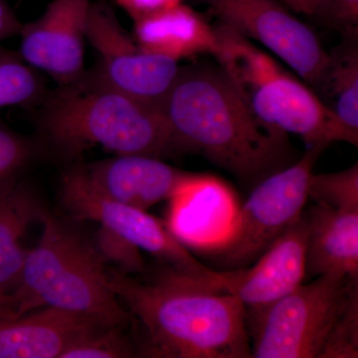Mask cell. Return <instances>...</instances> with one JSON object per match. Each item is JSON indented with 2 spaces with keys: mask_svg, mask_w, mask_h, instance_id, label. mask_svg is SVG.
<instances>
[{
  "mask_svg": "<svg viewBox=\"0 0 358 358\" xmlns=\"http://www.w3.org/2000/svg\"><path fill=\"white\" fill-rule=\"evenodd\" d=\"M159 108L179 155H200L248 183L288 166L287 134L261 121L220 67L180 68Z\"/></svg>",
  "mask_w": 358,
  "mask_h": 358,
  "instance_id": "cell-1",
  "label": "cell"
},
{
  "mask_svg": "<svg viewBox=\"0 0 358 358\" xmlns=\"http://www.w3.org/2000/svg\"><path fill=\"white\" fill-rule=\"evenodd\" d=\"M164 267L147 282L108 268L110 289L143 331L138 357H252L243 303L232 294L201 289L189 275Z\"/></svg>",
  "mask_w": 358,
  "mask_h": 358,
  "instance_id": "cell-2",
  "label": "cell"
},
{
  "mask_svg": "<svg viewBox=\"0 0 358 358\" xmlns=\"http://www.w3.org/2000/svg\"><path fill=\"white\" fill-rule=\"evenodd\" d=\"M34 107L42 140L63 159H75L94 147L160 159L179 155L159 108L117 91L94 68L47 90Z\"/></svg>",
  "mask_w": 358,
  "mask_h": 358,
  "instance_id": "cell-3",
  "label": "cell"
},
{
  "mask_svg": "<svg viewBox=\"0 0 358 358\" xmlns=\"http://www.w3.org/2000/svg\"><path fill=\"white\" fill-rule=\"evenodd\" d=\"M42 223L41 238L27 252L10 294L14 317L53 307L128 326L131 313L110 289L109 271L98 248L49 212Z\"/></svg>",
  "mask_w": 358,
  "mask_h": 358,
  "instance_id": "cell-4",
  "label": "cell"
},
{
  "mask_svg": "<svg viewBox=\"0 0 358 358\" xmlns=\"http://www.w3.org/2000/svg\"><path fill=\"white\" fill-rule=\"evenodd\" d=\"M224 71L254 114L272 128L301 136L308 147L343 141L357 147L348 128L312 90L254 44L238 47Z\"/></svg>",
  "mask_w": 358,
  "mask_h": 358,
  "instance_id": "cell-5",
  "label": "cell"
},
{
  "mask_svg": "<svg viewBox=\"0 0 358 358\" xmlns=\"http://www.w3.org/2000/svg\"><path fill=\"white\" fill-rule=\"evenodd\" d=\"M326 148L308 147L298 162L259 181L238 208L222 243L205 252L220 271L238 270L255 262L303 213L313 167Z\"/></svg>",
  "mask_w": 358,
  "mask_h": 358,
  "instance_id": "cell-6",
  "label": "cell"
},
{
  "mask_svg": "<svg viewBox=\"0 0 358 358\" xmlns=\"http://www.w3.org/2000/svg\"><path fill=\"white\" fill-rule=\"evenodd\" d=\"M348 279L320 275L266 307L246 310L252 357L319 358Z\"/></svg>",
  "mask_w": 358,
  "mask_h": 358,
  "instance_id": "cell-7",
  "label": "cell"
},
{
  "mask_svg": "<svg viewBox=\"0 0 358 358\" xmlns=\"http://www.w3.org/2000/svg\"><path fill=\"white\" fill-rule=\"evenodd\" d=\"M60 195L63 206L73 217L95 221L101 229L138 250H145L164 266L204 285L215 284L220 279V271L200 263L174 236L166 222L147 210L120 203L96 192L87 180L81 164H73L63 171Z\"/></svg>",
  "mask_w": 358,
  "mask_h": 358,
  "instance_id": "cell-8",
  "label": "cell"
},
{
  "mask_svg": "<svg viewBox=\"0 0 358 358\" xmlns=\"http://www.w3.org/2000/svg\"><path fill=\"white\" fill-rule=\"evenodd\" d=\"M87 41L98 54L94 69L117 91L159 107L178 79V61L141 50L117 20L112 7L91 2Z\"/></svg>",
  "mask_w": 358,
  "mask_h": 358,
  "instance_id": "cell-9",
  "label": "cell"
},
{
  "mask_svg": "<svg viewBox=\"0 0 358 358\" xmlns=\"http://www.w3.org/2000/svg\"><path fill=\"white\" fill-rule=\"evenodd\" d=\"M220 22L260 42L313 87L320 86L329 54L315 32L278 0H205Z\"/></svg>",
  "mask_w": 358,
  "mask_h": 358,
  "instance_id": "cell-10",
  "label": "cell"
},
{
  "mask_svg": "<svg viewBox=\"0 0 358 358\" xmlns=\"http://www.w3.org/2000/svg\"><path fill=\"white\" fill-rule=\"evenodd\" d=\"M91 0H53L38 20L21 26L20 56L58 86L85 72V45Z\"/></svg>",
  "mask_w": 358,
  "mask_h": 358,
  "instance_id": "cell-11",
  "label": "cell"
},
{
  "mask_svg": "<svg viewBox=\"0 0 358 358\" xmlns=\"http://www.w3.org/2000/svg\"><path fill=\"white\" fill-rule=\"evenodd\" d=\"M307 235L303 211L252 267L222 271L217 293L232 294L246 310L266 307L292 293L306 278Z\"/></svg>",
  "mask_w": 358,
  "mask_h": 358,
  "instance_id": "cell-12",
  "label": "cell"
},
{
  "mask_svg": "<svg viewBox=\"0 0 358 358\" xmlns=\"http://www.w3.org/2000/svg\"><path fill=\"white\" fill-rule=\"evenodd\" d=\"M82 166L96 192L143 210L186 192L204 174L180 171L147 155H117Z\"/></svg>",
  "mask_w": 358,
  "mask_h": 358,
  "instance_id": "cell-13",
  "label": "cell"
},
{
  "mask_svg": "<svg viewBox=\"0 0 358 358\" xmlns=\"http://www.w3.org/2000/svg\"><path fill=\"white\" fill-rule=\"evenodd\" d=\"M105 326L115 324L53 307L4 317L0 320V358H61L71 345Z\"/></svg>",
  "mask_w": 358,
  "mask_h": 358,
  "instance_id": "cell-14",
  "label": "cell"
},
{
  "mask_svg": "<svg viewBox=\"0 0 358 358\" xmlns=\"http://www.w3.org/2000/svg\"><path fill=\"white\" fill-rule=\"evenodd\" d=\"M169 202L167 227L186 247L204 252L222 243L238 210L229 186L210 174Z\"/></svg>",
  "mask_w": 358,
  "mask_h": 358,
  "instance_id": "cell-15",
  "label": "cell"
},
{
  "mask_svg": "<svg viewBox=\"0 0 358 358\" xmlns=\"http://www.w3.org/2000/svg\"><path fill=\"white\" fill-rule=\"evenodd\" d=\"M308 223L306 278H358V212L317 203L305 211Z\"/></svg>",
  "mask_w": 358,
  "mask_h": 358,
  "instance_id": "cell-16",
  "label": "cell"
},
{
  "mask_svg": "<svg viewBox=\"0 0 358 358\" xmlns=\"http://www.w3.org/2000/svg\"><path fill=\"white\" fill-rule=\"evenodd\" d=\"M44 204L31 186L20 176L0 180V289L13 293L27 250L22 238L32 223L43 220Z\"/></svg>",
  "mask_w": 358,
  "mask_h": 358,
  "instance_id": "cell-17",
  "label": "cell"
},
{
  "mask_svg": "<svg viewBox=\"0 0 358 358\" xmlns=\"http://www.w3.org/2000/svg\"><path fill=\"white\" fill-rule=\"evenodd\" d=\"M134 22V41L148 53L178 62L180 59L215 51L214 27L182 3Z\"/></svg>",
  "mask_w": 358,
  "mask_h": 358,
  "instance_id": "cell-18",
  "label": "cell"
},
{
  "mask_svg": "<svg viewBox=\"0 0 358 358\" xmlns=\"http://www.w3.org/2000/svg\"><path fill=\"white\" fill-rule=\"evenodd\" d=\"M317 89L327 96V107L358 134L357 32L345 35L343 43L329 54L327 69Z\"/></svg>",
  "mask_w": 358,
  "mask_h": 358,
  "instance_id": "cell-19",
  "label": "cell"
},
{
  "mask_svg": "<svg viewBox=\"0 0 358 358\" xmlns=\"http://www.w3.org/2000/svg\"><path fill=\"white\" fill-rule=\"evenodd\" d=\"M46 91L38 71L26 64L18 54L0 53V109L34 107Z\"/></svg>",
  "mask_w": 358,
  "mask_h": 358,
  "instance_id": "cell-20",
  "label": "cell"
},
{
  "mask_svg": "<svg viewBox=\"0 0 358 358\" xmlns=\"http://www.w3.org/2000/svg\"><path fill=\"white\" fill-rule=\"evenodd\" d=\"M358 357V278H350L345 298L319 358Z\"/></svg>",
  "mask_w": 358,
  "mask_h": 358,
  "instance_id": "cell-21",
  "label": "cell"
},
{
  "mask_svg": "<svg viewBox=\"0 0 358 358\" xmlns=\"http://www.w3.org/2000/svg\"><path fill=\"white\" fill-rule=\"evenodd\" d=\"M308 199L341 211L358 212V164L345 171L312 174Z\"/></svg>",
  "mask_w": 358,
  "mask_h": 358,
  "instance_id": "cell-22",
  "label": "cell"
},
{
  "mask_svg": "<svg viewBox=\"0 0 358 358\" xmlns=\"http://www.w3.org/2000/svg\"><path fill=\"white\" fill-rule=\"evenodd\" d=\"M124 326H105L71 345L61 358H129L138 348L124 333Z\"/></svg>",
  "mask_w": 358,
  "mask_h": 358,
  "instance_id": "cell-23",
  "label": "cell"
},
{
  "mask_svg": "<svg viewBox=\"0 0 358 358\" xmlns=\"http://www.w3.org/2000/svg\"><path fill=\"white\" fill-rule=\"evenodd\" d=\"M36 152V145L31 140L16 133L0 120V180L20 176Z\"/></svg>",
  "mask_w": 358,
  "mask_h": 358,
  "instance_id": "cell-24",
  "label": "cell"
},
{
  "mask_svg": "<svg viewBox=\"0 0 358 358\" xmlns=\"http://www.w3.org/2000/svg\"><path fill=\"white\" fill-rule=\"evenodd\" d=\"M310 16L345 36L352 34L358 30V0H319Z\"/></svg>",
  "mask_w": 358,
  "mask_h": 358,
  "instance_id": "cell-25",
  "label": "cell"
},
{
  "mask_svg": "<svg viewBox=\"0 0 358 358\" xmlns=\"http://www.w3.org/2000/svg\"><path fill=\"white\" fill-rule=\"evenodd\" d=\"M134 21L162 13L182 3V0H115Z\"/></svg>",
  "mask_w": 358,
  "mask_h": 358,
  "instance_id": "cell-26",
  "label": "cell"
},
{
  "mask_svg": "<svg viewBox=\"0 0 358 358\" xmlns=\"http://www.w3.org/2000/svg\"><path fill=\"white\" fill-rule=\"evenodd\" d=\"M21 26L6 0H0V41L20 35Z\"/></svg>",
  "mask_w": 358,
  "mask_h": 358,
  "instance_id": "cell-27",
  "label": "cell"
},
{
  "mask_svg": "<svg viewBox=\"0 0 358 358\" xmlns=\"http://www.w3.org/2000/svg\"><path fill=\"white\" fill-rule=\"evenodd\" d=\"M285 6L294 13L312 15L319 0H282Z\"/></svg>",
  "mask_w": 358,
  "mask_h": 358,
  "instance_id": "cell-28",
  "label": "cell"
},
{
  "mask_svg": "<svg viewBox=\"0 0 358 358\" xmlns=\"http://www.w3.org/2000/svg\"><path fill=\"white\" fill-rule=\"evenodd\" d=\"M13 317H14V312L11 296L4 294L0 289V320Z\"/></svg>",
  "mask_w": 358,
  "mask_h": 358,
  "instance_id": "cell-29",
  "label": "cell"
}]
</instances>
